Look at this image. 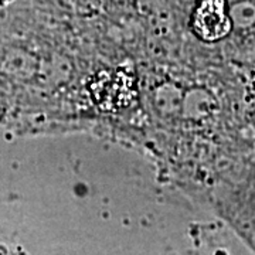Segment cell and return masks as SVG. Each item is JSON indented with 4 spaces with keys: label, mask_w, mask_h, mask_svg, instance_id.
<instances>
[{
    "label": "cell",
    "mask_w": 255,
    "mask_h": 255,
    "mask_svg": "<svg viewBox=\"0 0 255 255\" xmlns=\"http://www.w3.org/2000/svg\"><path fill=\"white\" fill-rule=\"evenodd\" d=\"M191 28L196 36L207 43L227 37L233 28V21L226 0H201L193 13Z\"/></svg>",
    "instance_id": "6da1fadb"
}]
</instances>
